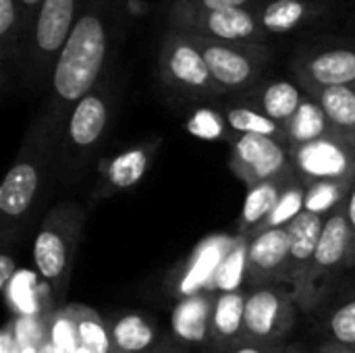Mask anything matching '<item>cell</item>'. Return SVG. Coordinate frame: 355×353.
<instances>
[{
    "label": "cell",
    "mask_w": 355,
    "mask_h": 353,
    "mask_svg": "<svg viewBox=\"0 0 355 353\" xmlns=\"http://www.w3.org/2000/svg\"><path fill=\"white\" fill-rule=\"evenodd\" d=\"M355 181H318L306 187L304 212L327 218L335 208L347 202Z\"/></svg>",
    "instance_id": "30"
},
{
    "label": "cell",
    "mask_w": 355,
    "mask_h": 353,
    "mask_svg": "<svg viewBox=\"0 0 355 353\" xmlns=\"http://www.w3.org/2000/svg\"><path fill=\"white\" fill-rule=\"evenodd\" d=\"M347 256H349V227H347V212L343 202L324 218V229L314 260L310 264L304 287L297 295L300 310L312 312L320 304V300L329 293L339 273L347 268Z\"/></svg>",
    "instance_id": "7"
},
{
    "label": "cell",
    "mask_w": 355,
    "mask_h": 353,
    "mask_svg": "<svg viewBox=\"0 0 355 353\" xmlns=\"http://www.w3.org/2000/svg\"><path fill=\"white\" fill-rule=\"evenodd\" d=\"M235 237L237 235H227V233H212V235L204 237L193 248L189 258L183 262L181 270L177 273V277L171 285L173 295L177 300L193 298V295H202V293L212 295V285H214L216 273H218L223 260L227 258V254L231 252Z\"/></svg>",
    "instance_id": "14"
},
{
    "label": "cell",
    "mask_w": 355,
    "mask_h": 353,
    "mask_svg": "<svg viewBox=\"0 0 355 353\" xmlns=\"http://www.w3.org/2000/svg\"><path fill=\"white\" fill-rule=\"evenodd\" d=\"M160 146H162V137H152L119 152L112 158L102 160L92 200L98 202L123 193L127 189H133L148 175Z\"/></svg>",
    "instance_id": "15"
},
{
    "label": "cell",
    "mask_w": 355,
    "mask_h": 353,
    "mask_svg": "<svg viewBox=\"0 0 355 353\" xmlns=\"http://www.w3.org/2000/svg\"><path fill=\"white\" fill-rule=\"evenodd\" d=\"M297 308L287 287H252L245 298V341L281 345L297 320Z\"/></svg>",
    "instance_id": "10"
},
{
    "label": "cell",
    "mask_w": 355,
    "mask_h": 353,
    "mask_svg": "<svg viewBox=\"0 0 355 353\" xmlns=\"http://www.w3.org/2000/svg\"><path fill=\"white\" fill-rule=\"evenodd\" d=\"M19 2V8H21V15H23V25H25V35L29 40V33H31V27H33V21L44 4V0H17ZM27 48V46H25Z\"/></svg>",
    "instance_id": "38"
},
{
    "label": "cell",
    "mask_w": 355,
    "mask_h": 353,
    "mask_svg": "<svg viewBox=\"0 0 355 353\" xmlns=\"http://www.w3.org/2000/svg\"><path fill=\"white\" fill-rule=\"evenodd\" d=\"M304 206H306V185L297 177L287 187V191L283 193V198L279 200L275 210L268 214V218L258 227V231L254 235H258L262 231H270V229H287L304 212Z\"/></svg>",
    "instance_id": "31"
},
{
    "label": "cell",
    "mask_w": 355,
    "mask_h": 353,
    "mask_svg": "<svg viewBox=\"0 0 355 353\" xmlns=\"http://www.w3.org/2000/svg\"><path fill=\"white\" fill-rule=\"evenodd\" d=\"M329 8V0H264L256 17L266 35H283L320 19Z\"/></svg>",
    "instance_id": "19"
},
{
    "label": "cell",
    "mask_w": 355,
    "mask_h": 353,
    "mask_svg": "<svg viewBox=\"0 0 355 353\" xmlns=\"http://www.w3.org/2000/svg\"><path fill=\"white\" fill-rule=\"evenodd\" d=\"M83 6L85 0H44L27 40L19 79L27 89L37 92L46 83L50 85L56 60L67 46Z\"/></svg>",
    "instance_id": "3"
},
{
    "label": "cell",
    "mask_w": 355,
    "mask_h": 353,
    "mask_svg": "<svg viewBox=\"0 0 355 353\" xmlns=\"http://www.w3.org/2000/svg\"><path fill=\"white\" fill-rule=\"evenodd\" d=\"M283 345H275V343H256V341H239L231 347L225 350H216L212 353H283Z\"/></svg>",
    "instance_id": "35"
},
{
    "label": "cell",
    "mask_w": 355,
    "mask_h": 353,
    "mask_svg": "<svg viewBox=\"0 0 355 353\" xmlns=\"http://www.w3.org/2000/svg\"><path fill=\"white\" fill-rule=\"evenodd\" d=\"M85 214L75 202H60L44 218L35 243L33 264L56 302H62L73 275Z\"/></svg>",
    "instance_id": "2"
},
{
    "label": "cell",
    "mask_w": 355,
    "mask_h": 353,
    "mask_svg": "<svg viewBox=\"0 0 355 353\" xmlns=\"http://www.w3.org/2000/svg\"><path fill=\"white\" fill-rule=\"evenodd\" d=\"M168 27L250 48H268V35L260 27L254 8H223L204 10L173 2L166 15Z\"/></svg>",
    "instance_id": "6"
},
{
    "label": "cell",
    "mask_w": 355,
    "mask_h": 353,
    "mask_svg": "<svg viewBox=\"0 0 355 353\" xmlns=\"http://www.w3.org/2000/svg\"><path fill=\"white\" fill-rule=\"evenodd\" d=\"M306 96L308 94L300 83L287 79H266V81H258L252 89L237 94L235 98L258 108L268 119L277 121L287 129V123L300 110Z\"/></svg>",
    "instance_id": "18"
},
{
    "label": "cell",
    "mask_w": 355,
    "mask_h": 353,
    "mask_svg": "<svg viewBox=\"0 0 355 353\" xmlns=\"http://www.w3.org/2000/svg\"><path fill=\"white\" fill-rule=\"evenodd\" d=\"M318 353H355V347L349 345H339V343H333V341H327L320 345Z\"/></svg>",
    "instance_id": "39"
},
{
    "label": "cell",
    "mask_w": 355,
    "mask_h": 353,
    "mask_svg": "<svg viewBox=\"0 0 355 353\" xmlns=\"http://www.w3.org/2000/svg\"><path fill=\"white\" fill-rule=\"evenodd\" d=\"M229 146V166L233 175L248 187H254L293 169L289 146L279 139L264 135H235Z\"/></svg>",
    "instance_id": "13"
},
{
    "label": "cell",
    "mask_w": 355,
    "mask_h": 353,
    "mask_svg": "<svg viewBox=\"0 0 355 353\" xmlns=\"http://www.w3.org/2000/svg\"><path fill=\"white\" fill-rule=\"evenodd\" d=\"M297 179L295 171L289 169L279 177H272L268 181H262L254 187H248V196L237 221V233L241 237H252L258 227L268 218V214L275 210V206L279 204V200L283 198V193L287 191V187Z\"/></svg>",
    "instance_id": "21"
},
{
    "label": "cell",
    "mask_w": 355,
    "mask_h": 353,
    "mask_svg": "<svg viewBox=\"0 0 355 353\" xmlns=\"http://www.w3.org/2000/svg\"><path fill=\"white\" fill-rule=\"evenodd\" d=\"M25 46L27 35L19 2L0 0V77L4 89H8L10 81L21 79Z\"/></svg>",
    "instance_id": "20"
},
{
    "label": "cell",
    "mask_w": 355,
    "mask_h": 353,
    "mask_svg": "<svg viewBox=\"0 0 355 353\" xmlns=\"http://www.w3.org/2000/svg\"><path fill=\"white\" fill-rule=\"evenodd\" d=\"M17 277V262L10 254H2L0 256V289H2V295L8 298V289L12 285Z\"/></svg>",
    "instance_id": "37"
},
{
    "label": "cell",
    "mask_w": 355,
    "mask_h": 353,
    "mask_svg": "<svg viewBox=\"0 0 355 353\" xmlns=\"http://www.w3.org/2000/svg\"><path fill=\"white\" fill-rule=\"evenodd\" d=\"M347 212V227H349V256H347V268H355V183L349 191V198L345 202Z\"/></svg>",
    "instance_id": "36"
},
{
    "label": "cell",
    "mask_w": 355,
    "mask_h": 353,
    "mask_svg": "<svg viewBox=\"0 0 355 353\" xmlns=\"http://www.w3.org/2000/svg\"><path fill=\"white\" fill-rule=\"evenodd\" d=\"M248 237L237 235L231 252L223 260L214 285L212 295L218 293H231V291H243V285H248Z\"/></svg>",
    "instance_id": "29"
},
{
    "label": "cell",
    "mask_w": 355,
    "mask_h": 353,
    "mask_svg": "<svg viewBox=\"0 0 355 353\" xmlns=\"http://www.w3.org/2000/svg\"><path fill=\"white\" fill-rule=\"evenodd\" d=\"M193 35V33H191ZM216 85L227 94H243L262 81V71L270 60V48H250L229 42L193 35Z\"/></svg>",
    "instance_id": "9"
},
{
    "label": "cell",
    "mask_w": 355,
    "mask_h": 353,
    "mask_svg": "<svg viewBox=\"0 0 355 353\" xmlns=\"http://www.w3.org/2000/svg\"><path fill=\"white\" fill-rule=\"evenodd\" d=\"M187 131L193 133L196 137L202 139H227L229 144L233 141V133L225 121L223 110H214V108H198L189 119H187Z\"/></svg>",
    "instance_id": "32"
},
{
    "label": "cell",
    "mask_w": 355,
    "mask_h": 353,
    "mask_svg": "<svg viewBox=\"0 0 355 353\" xmlns=\"http://www.w3.org/2000/svg\"><path fill=\"white\" fill-rule=\"evenodd\" d=\"M289 152L291 166L306 187L318 181H355V141L335 131Z\"/></svg>",
    "instance_id": "12"
},
{
    "label": "cell",
    "mask_w": 355,
    "mask_h": 353,
    "mask_svg": "<svg viewBox=\"0 0 355 353\" xmlns=\"http://www.w3.org/2000/svg\"><path fill=\"white\" fill-rule=\"evenodd\" d=\"M245 291H231L214 295L210 316L212 352L245 341Z\"/></svg>",
    "instance_id": "22"
},
{
    "label": "cell",
    "mask_w": 355,
    "mask_h": 353,
    "mask_svg": "<svg viewBox=\"0 0 355 353\" xmlns=\"http://www.w3.org/2000/svg\"><path fill=\"white\" fill-rule=\"evenodd\" d=\"M283 353H304V352H302L300 347H287Z\"/></svg>",
    "instance_id": "41"
},
{
    "label": "cell",
    "mask_w": 355,
    "mask_h": 353,
    "mask_svg": "<svg viewBox=\"0 0 355 353\" xmlns=\"http://www.w3.org/2000/svg\"><path fill=\"white\" fill-rule=\"evenodd\" d=\"M333 133V127L322 110V106L312 98L310 94L304 98L300 110L293 114V119L287 123V139L289 148L304 146L310 141H316L324 135Z\"/></svg>",
    "instance_id": "27"
},
{
    "label": "cell",
    "mask_w": 355,
    "mask_h": 353,
    "mask_svg": "<svg viewBox=\"0 0 355 353\" xmlns=\"http://www.w3.org/2000/svg\"><path fill=\"white\" fill-rule=\"evenodd\" d=\"M214 295L202 293L193 298H183L173 310V331L185 343H206L210 341V316H212Z\"/></svg>",
    "instance_id": "24"
},
{
    "label": "cell",
    "mask_w": 355,
    "mask_h": 353,
    "mask_svg": "<svg viewBox=\"0 0 355 353\" xmlns=\"http://www.w3.org/2000/svg\"><path fill=\"white\" fill-rule=\"evenodd\" d=\"M223 114L233 135H264V137H272L289 146L287 129L283 125H279L277 121L268 119L258 108L237 98L223 108Z\"/></svg>",
    "instance_id": "25"
},
{
    "label": "cell",
    "mask_w": 355,
    "mask_h": 353,
    "mask_svg": "<svg viewBox=\"0 0 355 353\" xmlns=\"http://www.w3.org/2000/svg\"><path fill=\"white\" fill-rule=\"evenodd\" d=\"M114 114V87L104 77L69 112L62 129V152L67 160L83 162L104 139Z\"/></svg>",
    "instance_id": "8"
},
{
    "label": "cell",
    "mask_w": 355,
    "mask_h": 353,
    "mask_svg": "<svg viewBox=\"0 0 355 353\" xmlns=\"http://www.w3.org/2000/svg\"><path fill=\"white\" fill-rule=\"evenodd\" d=\"M185 6L204 8V10H223V8H258L264 0H173Z\"/></svg>",
    "instance_id": "34"
},
{
    "label": "cell",
    "mask_w": 355,
    "mask_h": 353,
    "mask_svg": "<svg viewBox=\"0 0 355 353\" xmlns=\"http://www.w3.org/2000/svg\"><path fill=\"white\" fill-rule=\"evenodd\" d=\"M158 73L166 87L187 98H218L225 92L216 85L206 58L193 35L166 27L158 50Z\"/></svg>",
    "instance_id": "5"
},
{
    "label": "cell",
    "mask_w": 355,
    "mask_h": 353,
    "mask_svg": "<svg viewBox=\"0 0 355 353\" xmlns=\"http://www.w3.org/2000/svg\"><path fill=\"white\" fill-rule=\"evenodd\" d=\"M335 133L355 141V87L337 85L314 94Z\"/></svg>",
    "instance_id": "26"
},
{
    "label": "cell",
    "mask_w": 355,
    "mask_h": 353,
    "mask_svg": "<svg viewBox=\"0 0 355 353\" xmlns=\"http://www.w3.org/2000/svg\"><path fill=\"white\" fill-rule=\"evenodd\" d=\"M148 353H187V352H183V350H179V347L171 345V343H160V345H156L152 352H148Z\"/></svg>",
    "instance_id": "40"
},
{
    "label": "cell",
    "mask_w": 355,
    "mask_h": 353,
    "mask_svg": "<svg viewBox=\"0 0 355 353\" xmlns=\"http://www.w3.org/2000/svg\"><path fill=\"white\" fill-rule=\"evenodd\" d=\"M77 331V339L81 350L89 353H114L108 325L102 316L85 306H67L64 310Z\"/></svg>",
    "instance_id": "28"
},
{
    "label": "cell",
    "mask_w": 355,
    "mask_h": 353,
    "mask_svg": "<svg viewBox=\"0 0 355 353\" xmlns=\"http://www.w3.org/2000/svg\"><path fill=\"white\" fill-rule=\"evenodd\" d=\"M324 229V218L302 212L289 227V258H287V289L293 293L295 302L308 277L310 264L314 260L320 235Z\"/></svg>",
    "instance_id": "17"
},
{
    "label": "cell",
    "mask_w": 355,
    "mask_h": 353,
    "mask_svg": "<svg viewBox=\"0 0 355 353\" xmlns=\"http://www.w3.org/2000/svg\"><path fill=\"white\" fill-rule=\"evenodd\" d=\"M125 8L127 0H85L50 77V100L44 114L56 141L62 137L71 108L106 77L125 29Z\"/></svg>",
    "instance_id": "1"
},
{
    "label": "cell",
    "mask_w": 355,
    "mask_h": 353,
    "mask_svg": "<svg viewBox=\"0 0 355 353\" xmlns=\"http://www.w3.org/2000/svg\"><path fill=\"white\" fill-rule=\"evenodd\" d=\"M289 233L287 229H270L250 237L248 243V285H281L287 287Z\"/></svg>",
    "instance_id": "16"
},
{
    "label": "cell",
    "mask_w": 355,
    "mask_h": 353,
    "mask_svg": "<svg viewBox=\"0 0 355 353\" xmlns=\"http://www.w3.org/2000/svg\"><path fill=\"white\" fill-rule=\"evenodd\" d=\"M291 69L310 96L337 85L355 87V40L308 46L293 58Z\"/></svg>",
    "instance_id": "11"
},
{
    "label": "cell",
    "mask_w": 355,
    "mask_h": 353,
    "mask_svg": "<svg viewBox=\"0 0 355 353\" xmlns=\"http://www.w3.org/2000/svg\"><path fill=\"white\" fill-rule=\"evenodd\" d=\"M114 353H148L156 347L158 327L146 314H121L106 320Z\"/></svg>",
    "instance_id": "23"
},
{
    "label": "cell",
    "mask_w": 355,
    "mask_h": 353,
    "mask_svg": "<svg viewBox=\"0 0 355 353\" xmlns=\"http://www.w3.org/2000/svg\"><path fill=\"white\" fill-rule=\"evenodd\" d=\"M327 331L333 343L355 347V295L331 314Z\"/></svg>",
    "instance_id": "33"
},
{
    "label": "cell",
    "mask_w": 355,
    "mask_h": 353,
    "mask_svg": "<svg viewBox=\"0 0 355 353\" xmlns=\"http://www.w3.org/2000/svg\"><path fill=\"white\" fill-rule=\"evenodd\" d=\"M52 144H56V139L48 117L42 112L29 125L21 150L0 185V214L6 223L21 221L35 204Z\"/></svg>",
    "instance_id": "4"
}]
</instances>
